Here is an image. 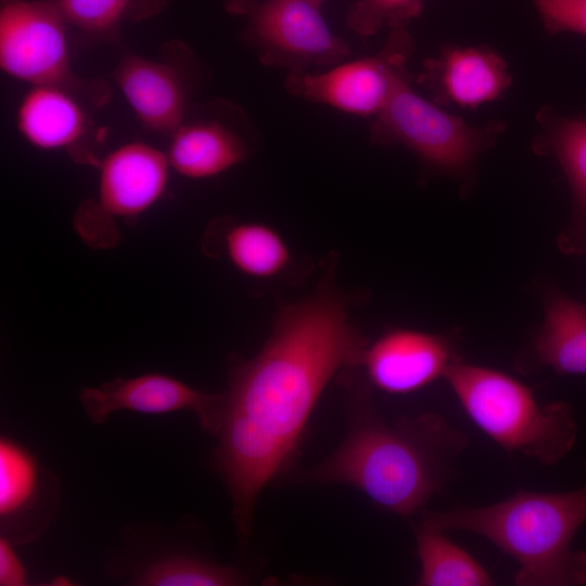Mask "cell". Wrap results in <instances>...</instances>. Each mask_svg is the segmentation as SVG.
Returning <instances> with one entry per match:
<instances>
[{"label":"cell","instance_id":"1","mask_svg":"<svg viewBox=\"0 0 586 586\" xmlns=\"http://www.w3.org/2000/svg\"><path fill=\"white\" fill-rule=\"evenodd\" d=\"M314 293L282 305L258 354L232 362L215 431L217 472L225 482L241 542L262 489L290 466L328 383L358 367L368 345L335 284L334 258Z\"/></svg>","mask_w":586,"mask_h":586},{"label":"cell","instance_id":"2","mask_svg":"<svg viewBox=\"0 0 586 586\" xmlns=\"http://www.w3.org/2000/svg\"><path fill=\"white\" fill-rule=\"evenodd\" d=\"M348 388L344 442L303 479L349 485L388 513L419 512L446 485L468 444L464 433L434 412L388 423L374 408L368 383L351 381Z\"/></svg>","mask_w":586,"mask_h":586},{"label":"cell","instance_id":"3","mask_svg":"<svg viewBox=\"0 0 586 586\" xmlns=\"http://www.w3.org/2000/svg\"><path fill=\"white\" fill-rule=\"evenodd\" d=\"M585 522L586 483L562 493L520 491L496 504L420 517L438 531L469 532L494 544L517 562L518 586L586 584V551L572 547Z\"/></svg>","mask_w":586,"mask_h":586},{"label":"cell","instance_id":"4","mask_svg":"<svg viewBox=\"0 0 586 586\" xmlns=\"http://www.w3.org/2000/svg\"><path fill=\"white\" fill-rule=\"evenodd\" d=\"M444 378L469 419L504 449L549 467L573 449L577 424L568 403L540 405L513 377L458 359Z\"/></svg>","mask_w":586,"mask_h":586},{"label":"cell","instance_id":"5","mask_svg":"<svg viewBox=\"0 0 586 586\" xmlns=\"http://www.w3.org/2000/svg\"><path fill=\"white\" fill-rule=\"evenodd\" d=\"M506 128L502 120H489L484 126L467 124L418 94L408 77L374 116L370 141L375 145H404L426 169L467 180L481 154L496 143Z\"/></svg>","mask_w":586,"mask_h":586},{"label":"cell","instance_id":"6","mask_svg":"<svg viewBox=\"0 0 586 586\" xmlns=\"http://www.w3.org/2000/svg\"><path fill=\"white\" fill-rule=\"evenodd\" d=\"M226 7L245 17L244 40L266 66L300 74L342 63L349 53L311 0H226Z\"/></svg>","mask_w":586,"mask_h":586},{"label":"cell","instance_id":"7","mask_svg":"<svg viewBox=\"0 0 586 586\" xmlns=\"http://www.w3.org/2000/svg\"><path fill=\"white\" fill-rule=\"evenodd\" d=\"M68 27L58 0H1L2 72L31 86L90 91L71 69Z\"/></svg>","mask_w":586,"mask_h":586},{"label":"cell","instance_id":"8","mask_svg":"<svg viewBox=\"0 0 586 586\" xmlns=\"http://www.w3.org/2000/svg\"><path fill=\"white\" fill-rule=\"evenodd\" d=\"M413 48L408 28L390 29L377 54L339 63L323 73L289 74L285 89L310 102L360 116H375L397 86L410 77L407 63Z\"/></svg>","mask_w":586,"mask_h":586},{"label":"cell","instance_id":"9","mask_svg":"<svg viewBox=\"0 0 586 586\" xmlns=\"http://www.w3.org/2000/svg\"><path fill=\"white\" fill-rule=\"evenodd\" d=\"M224 394L206 393L162 373L133 378H116L100 386L84 387L79 400L87 417L95 424L104 423L114 411L168 413L194 412L202 429L215 434Z\"/></svg>","mask_w":586,"mask_h":586},{"label":"cell","instance_id":"10","mask_svg":"<svg viewBox=\"0 0 586 586\" xmlns=\"http://www.w3.org/2000/svg\"><path fill=\"white\" fill-rule=\"evenodd\" d=\"M456 360L450 337L398 328L367 345L358 368L371 387L403 395L444 378Z\"/></svg>","mask_w":586,"mask_h":586},{"label":"cell","instance_id":"11","mask_svg":"<svg viewBox=\"0 0 586 586\" xmlns=\"http://www.w3.org/2000/svg\"><path fill=\"white\" fill-rule=\"evenodd\" d=\"M237 107L220 104L184 117L170 135L166 155L177 174L189 179L215 177L245 161L251 152L247 120Z\"/></svg>","mask_w":586,"mask_h":586},{"label":"cell","instance_id":"12","mask_svg":"<svg viewBox=\"0 0 586 586\" xmlns=\"http://www.w3.org/2000/svg\"><path fill=\"white\" fill-rule=\"evenodd\" d=\"M438 105L476 109L497 100L512 77L501 55L485 46H454L423 62L418 76Z\"/></svg>","mask_w":586,"mask_h":586},{"label":"cell","instance_id":"13","mask_svg":"<svg viewBox=\"0 0 586 586\" xmlns=\"http://www.w3.org/2000/svg\"><path fill=\"white\" fill-rule=\"evenodd\" d=\"M98 211L133 220L165 193L170 165L166 153L144 142H129L98 163Z\"/></svg>","mask_w":586,"mask_h":586},{"label":"cell","instance_id":"14","mask_svg":"<svg viewBox=\"0 0 586 586\" xmlns=\"http://www.w3.org/2000/svg\"><path fill=\"white\" fill-rule=\"evenodd\" d=\"M113 77L146 129L171 135L187 115V86L176 66L136 54L125 55Z\"/></svg>","mask_w":586,"mask_h":586},{"label":"cell","instance_id":"15","mask_svg":"<svg viewBox=\"0 0 586 586\" xmlns=\"http://www.w3.org/2000/svg\"><path fill=\"white\" fill-rule=\"evenodd\" d=\"M536 120L540 128L533 139L534 153L555 155L571 189L572 217L558 246L565 254H586V119L562 117L545 106Z\"/></svg>","mask_w":586,"mask_h":586},{"label":"cell","instance_id":"16","mask_svg":"<svg viewBox=\"0 0 586 586\" xmlns=\"http://www.w3.org/2000/svg\"><path fill=\"white\" fill-rule=\"evenodd\" d=\"M15 124L29 144L46 151L74 150L90 126L74 91L53 85L31 86L17 106Z\"/></svg>","mask_w":586,"mask_h":586},{"label":"cell","instance_id":"17","mask_svg":"<svg viewBox=\"0 0 586 586\" xmlns=\"http://www.w3.org/2000/svg\"><path fill=\"white\" fill-rule=\"evenodd\" d=\"M543 304L533 344L537 361L560 374H586V304L557 288L544 292Z\"/></svg>","mask_w":586,"mask_h":586},{"label":"cell","instance_id":"18","mask_svg":"<svg viewBox=\"0 0 586 586\" xmlns=\"http://www.w3.org/2000/svg\"><path fill=\"white\" fill-rule=\"evenodd\" d=\"M222 250L240 273L257 280L282 276L293 263L282 235L263 222H232L224 231Z\"/></svg>","mask_w":586,"mask_h":586},{"label":"cell","instance_id":"19","mask_svg":"<svg viewBox=\"0 0 586 586\" xmlns=\"http://www.w3.org/2000/svg\"><path fill=\"white\" fill-rule=\"evenodd\" d=\"M421 586H489V572L445 532L422 523L415 526Z\"/></svg>","mask_w":586,"mask_h":586},{"label":"cell","instance_id":"20","mask_svg":"<svg viewBox=\"0 0 586 586\" xmlns=\"http://www.w3.org/2000/svg\"><path fill=\"white\" fill-rule=\"evenodd\" d=\"M71 27L91 39L112 40L128 21L160 14L168 0H58Z\"/></svg>","mask_w":586,"mask_h":586},{"label":"cell","instance_id":"21","mask_svg":"<svg viewBox=\"0 0 586 586\" xmlns=\"http://www.w3.org/2000/svg\"><path fill=\"white\" fill-rule=\"evenodd\" d=\"M244 575L231 568L203 558L170 555L142 568L133 578L136 585L149 586H226L239 585Z\"/></svg>","mask_w":586,"mask_h":586},{"label":"cell","instance_id":"22","mask_svg":"<svg viewBox=\"0 0 586 586\" xmlns=\"http://www.w3.org/2000/svg\"><path fill=\"white\" fill-rule=\"evenodd\" d=\"M39 493V469L35 458L20 444L0 442V515L1 522L30 509Z\"/></svg>","mask_w":586,"mask_h":586},{"label":"cell","instance_id":"23","mask_svg":"<svg viewBox=\"0 0 586 586\" xmlns=\"http://www.w3.org/2000/svg\"><path fill=\"white\" fill-rule=\"evenodd\" d=\"M422 9V0H357L346 15V26L364 37L374 35L383 26L408 28Z\"/></svg>","mask_w":586,"mask_h":586},{"label":"cell","instance_id":"24","mask_svg":"<svg viewBox=\"0 0 586 586\" xmlns=\"http://www.w3.org/2000/svg\"><path fill=\"white\" fill-rule=\"evenodd\" d=\"M545 30L586 36V0H531Z\"/></svg>","mask_w":586,"mask_h":586},{"label":"cell","instance_id":"25","mask_svg":"<svg viewBox=\"0 0 586 586\" xmlns=\"http://www.w3.org/2000/svg\"><path fill=\"white\" fill-rule=\"evenodd\" d=\"M26 584V573L21 560L9 540L0 539V585L22 586Z\"/></svg>","mask_w":586,"mask_h":586},{"label":"cell","instance_id":"26","mask_svg":"<svg viewBox=\"0 0 586 586\" xmlns=\"http://www.w3.org/2000/svg\"><path fill=\"white\" fill-rule=\"evenodd\" d=\"M311 1H314V2H316V3H318V4L321 5V4L323 3L324 0H311Z\"/></svg>","mask_w":586,"mask_h":586}]
</instances>
